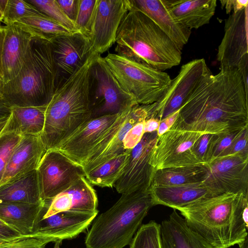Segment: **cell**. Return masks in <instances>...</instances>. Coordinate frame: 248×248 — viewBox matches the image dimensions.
I'll use <instances>...</instances> for the list:
<instances>
[{"label": "cell", "mask_w": 248, "mask_h": 248, "mask_svg": "<svg viewBox=\"0 0 248 248\" xmlns=\"http://www.w3.org/2000/svg\"><path fill=\"white\" fill-rule=\"evenodd\" d=\"M8 0H0V8L4 13Z\"/></svg>", "instance_id": "f5cc1de1"}, {"label": "cell", "mask_w": 248, "mask_h": 248, "mask_svg": "<svg viewBox=\"0 0 248 248\" xmlns=\"http://www.w3.org/2000/svg\"><path fill=\"white\" fill-rule=\"evenodd\" d=\"M132 7V0H95L86 32L95 53L100 55L116 42L120 24Z\"/></svg>", "instance_id": "8fae6325"}, {"label": "cell", "mask_w": 248, "mask_h": 248, "mask_svg": "<svg viewBox=\"0 0 248 248\" xmlns=\"http://www.w3.org/2000/svg\"><path fill=\"white\" fill-rule=\"evenodd\" d=\"M40 12L72 32L77 31L75 23L65 15L57 0H26Z\"/></svg>", "instance_id": "d590c367"}, {"label": "cell", "mask_w": 248, "mask_h": 248, "mask_svg": "<svg viewBox=\"0 0 248 248\" xmlns=\"http://www.w3.org/2000/svg\"><path fill=\"white\" fill-rule=\"evenodd\" d=\"M45 202L41 219L66 211L98 212L95 190L85 176H81L68 188Z\"/></svg>", "instance_id": "ac0fdd59"}, {"label": "cell", "mask_w": 248, "mask_h": 248, "mask_svg": "<svg viewBox=\"0 0 248 248\" xmlns=\"http://www.w3.org/2000/svg\"><path fill=\"white\" fill-rule=\"evenodd\" d=\"M36 170L40 195L44 201L53 199L85 176L81 166L55 148L46 151Z\"/></svg>", "instance_id": "4fadbf2b"}, {"label": "cell", "mask_w": 248, "mask_h": 248, "mask_svg": "<svg viewBox=\"0 0 248 248\" xmlns=\"http://www.w3.org/2000/svg\"><path fill=\"white\" fill-rule=\"evenodd\" d=\"M0 224H2V225H6L4 222H3L2 221H1V220H0Z\"/></svg>", "instance_id": "680465c9"}, {"label": "cell", "mask_w": 248, "mask_h": 248, "mask_svg": "<svg viewBox=\"0 0 248 248\" xmlns=\"http://www.w3.org/2000/svg\"><path fill=\"white\" fill-rule=\"evenodd\" d=\"M46 106L12 107L11 115L2 133L40 136L44 127Z\"/></svg>", "instance_id": "83f0119b"}, {"label": "cell", "mask_w": 248, "mask_h": 248, "mask_svg": "<svg viewBox=\"0 0 248 248\" xmlns=\"http://www.w3.org/2000/svg\"><path fill=\"white\" fill-rule=\"evenodd\" d=\"M21 136L14 133H1L0 135V183L11 154L18 142Z\"/></svg>", "instance_id": "74e56055"}, {"label": "cell", "mask_w": 248, "mask_h": 248, "mask_svg": "<svg viewBox=\"0 0 248 248\" xmlns=\"http://www.w3.org/2000/svg\"><path fill=\"white\" fill-rule=\"evenodd\" d=\"M130 248H162L160 224L150 221L141 225L130 243Z\"/></svg>", "instance_id": "d6a6232c"}, {"label": "cell", "mask_w": 248, "mask_h": 248, "mask_svg": "<svg viewBox=\"0 0 248 248\" xmlns=\"http://www.w3.org/2000/svg\"><path fill=\"white\" fill-rule=\"evenodd\" d=\"M96 0H78L75 23L76 29L86 35L87 28Z\"/></svg>", "instance_id": "f35d334b"}, {"label": "cell", "mask_w": 248, "mask_h": 248, "mask_svg": "<svg viewBox=\"0 0 248 248\" xmlns=\"http://www.w3.org/2000/svg\"><path fill=\"white\" fill-rule=\"evenodd\" d=\"M203 181L215 195L248 194V153H238L214 160L206 166Z\"/></svg>", "instance_id": "9a60e30c"}, {"label": "cell", "mask_w": 248, "mask_h": 248, "mask_svg": "<svg viewBox=\"0 0 248 248\" xmlns=\"http://www.w3.org/2000/svg\"><path fill=\"white\" fill-rule=\"evenodd\" d=\"M92 55L60 88L47 104L43 130L40 135L46 150L55 148L92 118L90 88Z\"/></svg>", "instance_id": "3957f363"}, {"label": "cell", "mask_w": 248, "mask_h": 248, "mask_svg": "<svg viewBox=\"0 0 248 248\" xmlns=\"http://www.w3.org/2000/svg\"><path fill=\"white\" fill-rule=\"evenodd\" d=\"M213 137V134H204L198 139L193 146L195 155L206 166L209 160V153Z\"/></svg>", "instance_id": "ab89813d"}, {"label": "cell", "mask_w": 248, "mask_h": 248, "mask_svg": "<svg viewBox=\"0 0 248 248\" xmlns=\"http://www.w3.org/2000/svg\"><path fill=\"white\" fill-rule=\"evenodd\" d=\"M5 36V28L4 26H1L0 24V80L2 83V73L1 66V52L2 49L4 42ZM3 84V83H2Z\"/></svg>", "instance_id": "f907efd6"}, {"label": "cell", "mask_w": 248, "mask_h": 248, "mask_svg": "<svg viewBox=\"0 0 248 248\" xmlns=\"http://www.w3.org/2000/svg\"><path fill=\"white\" fill-rule=\"evenodd\" d=\"M248 194L225 193L177 208L187 225L213 248L238 246L248 239Z\"/></svg>", "instance_id": "7a4b0ae2"}, {"label": "cell", "mask_w": 248, "mask_h": 248, "mask_svg": "<svg viewBox=\"0 0 248 248\" xmlns=\"http://www.w3.org/2000/svg\"><path fill=\"white\" fill-rule=\"evenodd\" d=\"M22 236L18 231L7 225L0 224V245Z\"/></svg>", "instance_id": "f6af8a7d"}, {"label": "cell", "mask_w": 248, "mask_h": 248, "mask_svg": "<svg viewBox=\"0 0 248 248\" xmlns=\"http://www.w3.org/2000/svg\"><path fill=\"white\" fill-rule=\"evenodd\" d=\"M43 14L27 0H8L2 22L5 26L12 25L24 17Z\"/></svg>", "instance_id": "e575fe53"}, {"label": "cell", "mask_w": 248, "mask_h": 248, "mask_svg": "<svg viewBox=\"0 0 248 248\" xmlns=\"http://www.w3.org/2000/svg\"><path fill=\"white\" fill-rule=\"evenodd\" d=\"M239 248H248V239H247L243 243L239 245Z\"/></svg>", "instance_id": "db71d44e"}, {"label": "cell", "mask_w": 248, "mask_h": 248, "mask_svg": "<svg viewBox=\"0 0 248 248\" xmlns=\"http://www.w3.org/2000/svg\"><path fill=\"white\" fill-rule=\"evenodd\" d=\"M51 242V239L35 232L9 241L0 245V248H45L46 244Z\"/></svg>", "instance_id": "8d00e7d4"}, {"label": "cell", "mask_w": 248, "mask_h": 248, "mask_svg": "<svg viewBox=\"0 0 248 248\" xmlns=\"http://www.w3.org/2000/svg\"><path fill=\"white\" fill-rule=\"evenodd\" d=\"M9 117L3 118L1 119H0V135L2 132L3 130L9 120Z\"/></svg>", "instance_id": "816d5d0a"}, {"label": "cell", "mask_w": 248, "mask_h": 248, "mask_svg": "<svg viewBox=\"0 0 248 248\" xmlns=\"http://www.w3.org/2000/svg\"><path fill=\"white\" fill-rule=\"evenodd\" d=\"M5 36L1 52L2 83L15 78L24 63L31 42L36 36L24 26L15 23L4 26Z\"/></svg>", "instance_id": "d6986e66"}, {"label": "cell", "mask_w": 248, "mask_h": 248, "mask_svg": "<svg viewBox=\"0 0 248 248\" xmlns=\"http://www.w3.org/2000/svg\"><path fill=\"white\" fill-rule=\"evenodd\" d=\"M116 54L164 71L179 65L182 50L147 15L133 6L117 31Z\"/></svg>", "instance_id": "277c9868"}, {"label": "cell", "mask_w": 248, "mask_h": 248, "mask_svg": "<svg viewBox=\"0 0 248 248\" xmlns=\"http://www.w3.org/2000/svg\"><path fill=\"white\" fill-rule=\"evenodd\" d=\"M175 19L189 30L207 24L214 16L217 0H164Z\"/></svg>", "instance_id": "d4e9b609"}, {"label": "cell", "mask_w": 248, "mask_h": 248, "mask_svg": "<svg viewBox=\"0 0 248 248\" xmlns=\"http://www.w3.org/2000/svg\"><path fill=\"white\" fill-rule=\"evenodd\" d=\"M154 205L149 190L123 194L109 209L95 217L86 235V248H123L130 244Z\"/></svg>", "instance_id": "8992f818"}, {"label": "cell", "mask_w": 248, "mask_h": 248, "mask_svg": "<svg viewBox=\"0 0 248 248\" xmlns=\"http://www.w3.org/2000/svg\"><path fill=\"white\" fill-rule=\"evenodd\" d=\"M11 110L12 108L0 95V119L9 117L11 114Z\"/></svg>", "instance_id": "681fc988"}, {"label": "cell", "mask_w": 248, "mask_h": 248, "mask_svg": "<svg viewBox=\"0 0 248 248\" xmlns=\"http://www.w3.org/2000/svg\"><path fill=\"white\" fill-rule=\"evenodd\" d=\"M149 193L154 205H163L177 209L201 199L215 195L202 182L177 186H153Z\"/></svg>", "instance_id": "603a6c76"}, {"label": "cell", "mask_w": 248, "mask_h": 248, "mask_svg": "<svg viewBox=\"0 0 248 248\" xmlns=\"http://www.w3.org/2000/svg\"><path fill=\"white\" fill-rule=\"evenodd\" d=\"M3 13L1 11L0 8V24H1V22L3 21Z\"/></svg>", "instance_id": "11a10c76"}, {"label": "cell", "mask_w": 248, "mask_h": 248, "mask_svg": "<svg viewBox=\"0 0 248 248\" xmlns=\"http://www.w3.org/2000/svg\"><path fill=\"white\" fill-rule=\"evenodd\" d=\"M147 112L144 105H137L130 110L126 119L105 151L95 159L82 167L84 174L103 163L124 152V140L127 132L137 123L145 120Z\"/></svg>", "instance_id": "f1b7e54d"}, {"label": "cell", "mask_w": 248, "mask_h": 248, "mask_svg": "<svg viewBox=\"0 0 248 248\" xmlns=\"http://www.w3.org/2000/svg\"><path fill=\"white\" fill-rule=\"evenodd\" d=\"M157 137V131L144 133L130 150L127 163L113 186L119 193L149 190L155 172L151 164V153Z\"/></svg>", "instance_id": "5bb4252c"}, {"label": "cell", "mask_w": 248, "mask_h": 248, "mask_svg": "<svg viewBox=\"0 0 248 248\" xmlns=\"http://www.w3.org/2000/svg\"><path fill=\"white\" fill-rule=\"evenodd\" d=\"M248 127L244 129L225 157L238 153H248Z\"/></svg>", "instance_id": "b9f144b4"}, {"label": "cell", "mask_w": 248, "mask_h": 248, "mask_svg": "<svg viewBox=\"0 0 248 248\" xmlns=\"http://www.w3.org/2000/svg\"><path fill=\"white\" fill-rule=\"evenodd\" d=\"M207 171L206 166L180 167L158 170L155 171L152 185L169 186L202 182Z\"/></svg>", "instance_id": "f546056e"}, {"label": "cell", "mask_w": 248, "mask_h": 248, "mask_svg": "<svg viewBox=\"0 0 248 248\" xmlns=\"http://www.w3.org/2000/svg\"><path fill=\"white\" fill-rule=\"evenodd\" d=\"M57 1L67 17L74 22L77 13L78 0H57Z\"/></svg>", "instance_id": "7bdbcfd3"}, {"label": "cell", "mask_w": 248, "mask_h": 248, "mask_svg": "<svg viewBox=\"0 0 248 248\" xmlns=\"http://www.w3.org/2000/svg\"><path fill=\"white\" fill-rule=\"evenodd\" d=\"M55 67V92L95 53L88 36L77 31L52 38L49 41Z\"/></svg>", "instance_id": "7c38bea8"}, {"label": "cell", "mask_w": 248, "mask_h": 248, "mask_svg": "<svg viewBox=\"0 0 248 248\" xmlns=\"http://www.w3.org/2000/svg\"><path fill=\"white\" fill-rule=\"evenodd\" d=\"M90 99L92 118L118 114L138 105L119 85L99 54L91 69Z\"/></svg>", "instance_id": "ba28073f"}, {"label": "cell", "mask_w": 248, "mask_h": 248, "mask_svg": "<svg viewBox=\"0 0 248 248\" xmlns=\"http://www.w3.org/2000/svg\"><path fill=\"white\" fill-rule=\"evenodd\" d=\"M237 69L242 76L245 87L248 90V56L241 61Z\"/></svg>", "instance_id": "7dc6e473"}, {"label": "cell", "mask_w": 248, "mask_h": 248, "mask_svg": "<svg viewBox=\"0 0 248 248\" xmlns=\"http://www.w3.org/2000/svg\"><path fill=\"white\" fill-rule=\"evenodd\" d=\"M248 6L231 14L225 20L224 36L217 55L220 70L237 69L248 56Z\"/></svg>", "instance_id": "e0dca14e"}, {"label": "cell", "mask_w": 248, "mask_h": 248, "mask_svg": "<svg viewBox=\"0 0 248 248\" xmlns=\"http://www.w3.org/2000/svg\"><path fill=\"white\" fill-rule=\"evenodd\" d=\"M220 2L228 14L236 13L248 6L247 0H224Z\"/></svg>", "instance_id": "ee69618b"}, {"label": "cell", "mask_w": 248, "mask_h": 248, "mask_svg": "<svg viewBox=\"0 0 248 248\" xmlns=\"http://www.w3.org/2000/svg\"><path fill=\"white\" fill-rule=\"evenodd\" d=\"M55 78L50 42L35 36L17 76L3 84L1 96L11 108L47 106L55 93Z\"/></svg>", "instance_id": "5b68a950"}, {"label": "cell", "mask_w": 248, "mask_h": 248, "mask_svg": "<svg viewBox=\"0 0 248 248\" xmlns=\"http://www.w3.org/2000/svg\"><path fill=\"white\" fill-rule=\"evenodd\" d=\"M121 113L91 118L55 149L82 167Z\"/></svg>", "instance_id": "2e32d148"}, {"label": "cell", "mask_w": 248, "mask_h": 248, "mask_svg": "<svg viewBox=\"0 0 248 248\" xmlns=\"http://www.w3.org/2000/svg\"><path fill=\"white\" fill-rule=\"evenodd\" d=\"M61 242V241H57L55 242L54 248H60V244Z\"/></svg>", "instance_id": "9f6ffc18"}, {"label": "cell", "mask_w": 248, "mask_h": 248, "mask_svg": "<svg viewBox=\"0 0 248 248\" xmlns=\"http://www.w3.org/2000/svg\"><path fill=\"white\" fill-rule=\"evenodd\" d=\"M133 6L150 18L182 50L188 42L191 30L179 23L164 0H132Z\"/></svg>", "instance_id": "7402d4cb"}, {"label": "cell", "mask_w": 248, "mask_h": 248, "mask_svg": "<svg viewBox=\"0 0 248 248\" xmlns=\"http://www.w3.org/2000/svg\"><path fill=\"white\" fill-rule=\"evenodd\" d=\"M45 201L37 204L7 203L0 204V220L22 235L35 233L42 217Z\"/></svg>", "instance_id": "484cf974"}, {"label": "cell", "mask_w": 248, "mask_h": 248, "mask_svg": "<svg viewBox=\"0 0 248 248\" xmlns=\"http://www.w3.org/2000/svg\"><path fill=\"white\" fill-rule=\"evenodd\" d=\"M46 151L39 135L21 136L8 159L0 185L37 170Z\"/></svg>", "instance_id": "44dd1931"}, {"label": "cell", "mask_w": 248, "mask_h": 248, "mask_svg": "<svg viewBox=\"0 0 248 248\" xmlns=\"http://www.w3.org/2000/svg\"><path fill=\"white\" fill-rule=\"evenodd\" d=\"M248 93L237 69L211 73L186 99L172 126L211 134L248 126Z\"/></svg>", "instance_id": "6da1fadb"}, {"label": "cell", "mask_w": 248, "mask_h": 248, "mask_svg": "<svg viewBox=\"0 0 248 248\" xmlns=\"http://www.w3.org/2000/svg\"><path fill=\"white\" fill-rule=\"evenodd\" d=\"M103 58L119 85L139 105L157 102L171 79L164 71L117 54L109 53Z\"/></svg>", "instance_id": "52a82bcc"}, {"label": "cell", "mask_w": 248, "mask_h": 248, "mask_svg": "<svg viewBox=\"0 0 248 248\" xmlns=\"http://www.w3.org/2000/svg\"><path fill=\"white\" fill-rule=\"evenodd\" d=\"M179 110L171 114L160 123L157 130V136H159L168 131L176 121L179 114Z\"/></svg>", "instance_id": "bcb514c9"}, {"label": "cell", "mask_w": 248, "mask_h": 248, "mask_svg": "<svg viewBox=\"0 0 248 248\" xmlns=\"http://www.w3.org/2000/svg\"><path fill=\"white\" fill-rule=\"evenodd\" d=\"M144 121L137 123L127 132L124 143L125 150H131L141 140L144 134L143 130Z\"/></svg>", "instance_id": "60d3db41"}, {"label": "cell", "mask_w": 248, "mask_h": 248, "mask_svg": "<svg viewBox=\"0 0 248 248\" xmlns=\"http://www.w3.org/2000/svg\"><path fill=\"white\" fill-rule=\"evenodd\" d=\"M210 73L204 59H195L183 64L161 97L152 104L145 105L147 119L153 118L161 122L179 110L201 80Z\"/></svg>", "instance_id": "9c48e42d"}, {"label": "cell", "mask_w": 248, "mask_h": 248, "mask_svg": "<svg viewBox=\"0 0 248 248\" xmlns=\"http://www.w3.org/2000/svg\"><path fill=\"white\" fill-rule=\"evenodd\" d=\"M98 212L66 211L40 219L35 232L51 239L53 242L72 239L85 231Z\"/></svg>", "instance_id": "ffe728a7"}, {"label": "cell", "mask_w": 248, "mask_h": 248, "mask_svg": "<svg viewBox=\"0 0 248 248\" xmlns=\"http://www.w3.org/2000/svg\"><path fill=\"white\" fill-rule=\"evenodd\" d=\"M204 134L171 126L157 136L151 153L152 166L155 171L168 168L206 166L193 150L194 144Z\"/></svg>", "instance_id": "30bf717a"}, {"label": "cell", "mask_w": 248, "mask_h": 248, "mask_svg": "<svg viewBox=\"0 0 248 248\" xmlns=\"http://www.w3.org/2000/svg\"><path fill=\"white\" fill-rule=\"evenodd\" d=\"M2 85H3V84H2V82L0 80V95H1Z\"/></svg>", "instance_id": "6f0895ef"}, {"label": "cell", "mask_w": 248, "mask_h": 248, "mask_svg": "<svg viewBox=\"0 0 248 248\" xmlns=\"http://www.w3.org/2000/svg\"><path fill=\"white\" fill-rule=\"evenodd\" d=\"M162 248H213L187 225L176 209L160 224Z\"/></svg>", "instance_id": "cb8c5ba5"}, {"label": "cell", "mask_w": 248, "mask_h": 248, "mask_svg": "<svg viewBox=\"0 0 248 248\" xmlns=\"http://www.w3.org/2000/svg\"><path fill=\"white\" fill-rule=\"evenodd\" d=\"M130 151L126 150L100 164L86 174L85 178L92 186L113 187L127 163Z\"/></svg>", "instance_id": "4dcf8cb0"}, {"label": "cell", "mask_w": 248, "mask_h": 248, "mask_svg": "<svg viewBox=\"0 0 248 248\" xmlns=\"http://www.w3.org/2000/svg\"><path fill=\"white\" fill-rule=\"evenodd\" d=\"M248 126L217 134H213L208 164L217 158L225 157L244 129Z\"/></svg>", "instance_id": "836d02e7"}, {"label": "cell", "mask_w": 248, "mask_h": 248, "mask_svg": "<svg viewBox=\"0 0 248 248\" xmlns=\"http://www.w3.org/2000/svg\"><path fill=\"white\" fill-rule=\"evenodd\" d=\"M39 37L49 41L58 35L73 32L45 14L22 18L16 22Z\"/></svg>", "instance_id": "1f68e13d"}, {"label": "cell", "mask_w": 248, "mask_h": 248, "mask_svg": "<svg viewBox=\"0 0 248 248\" xmlns=\"http://www.w3.org/2000/svg\"><path fill=\"white\" fill-rule=\"evenodd\" d=\"M160 122L156 119L150 118L144 121V133H151L157 131Z\"/></svg>", "instance_id": "c3c4849f"}, {"label": "cell", "mask_w": 248, "mask_h": 248, "mask_svg": "<svg viewBox=\"0 0 248 248\" xmlns=\"http://www.w3.org/2000/svg\"><path fill=\"white\" fill-rule=\"evenodd\" d=\"M41 197L37 170L11 179L0 185V204L44 202Z\"/></svg>", "instance_id": "4316f807"}]
</instances>
